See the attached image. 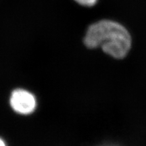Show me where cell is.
Returning a JSON list of instances; mask_svg holds the SVG:
<instances>
[{"mask_svg": "<svg viewBox=\"0 0 146 146\" xmlns=\"http://www.w3.org/2000/svg\"><path fill=\"white\" fill-rule=\"evenodd\" d=\"M84 43L89 48L101 47L104 52L115 58H123L131 48V38L128 31L116 22L102 20L87 29Z\"/></svg>", "mask_w": 146, "mask_h": 146, "instance_id": "obj_1", "label": "cell"}, {"mask_svg": "<svg viewBox=\"0 0 146 146\" xmlns=\"http://www.w3.org/2000/svg\"><path fill=\"white\" fill-rule=\"evenodd\" d=\"M10 104L16 112L23 115L31 114L36 107V100L34 95L23 89H16L12 91Z\"/></svg>", "mask_w": 146, "mask_h": 146, "instance_id": "obj_2", "label": "cell"}, {"mask_svg": "<svg viewBox=\"0 0 146 146\" xmlns=\"http://www.w3.org/2000/svg\"><path fill=\"white\" fill-rule=\"evenodd\" d=\"M76 2L84 6H93L98 1V0H74Z\"/></svg>", "mask_w": 146, "mask_h": 146, "instance_id": "obj_3", "label": "cell"}, {"mask_svg": "<svg viewBox=\"0 0 146 146\" xmlns=\"http://www.w3.org/2000/svg\"><path fill=\"white\" fill-rule=\"evenodd\" d=\"M0 146H6L5 141L1 137H0Z\"/></svg>", "mask_w": 146, "mask_h": 146, "instance_id": "obj_4", "label": "cell"}, {"mask_svg": "<svg viewBox=\"0 0 146 146\" xmlns=\"http://www.w3.org/2000/svg\"><path fill=\"white\" fill-rule=\"evenodd\" d=\"M104 146H114V145H104Z\"/></svg>", "mask_w": 146, "mask_h": 146, "instance_id": "obj_5", "label": "cell"}]
</instances>
